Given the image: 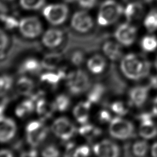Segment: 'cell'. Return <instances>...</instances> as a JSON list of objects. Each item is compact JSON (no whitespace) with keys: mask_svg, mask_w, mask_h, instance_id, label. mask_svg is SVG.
Wrapping results in <instances>:
<instances>
[{"mask_svg":"<svg viewBox=\"0 0 157 157\" xmlns=\"http://www.w3.org/2000/svg\"><path fill=\"white\" fill-rule=\"evenodd\" d=\"M41 66V63L39 62L35 58H28L24 61L23 63L21 69L24 72L33 73L36 72L39 70Z\"/></svg>","mask_w":157,"mask_h":157,"instance_id":"4dcf8cb0","label":"cell"},{"mask_svg":"<svg viewBox=\"0 0 157 157\" xmlns=\"http://www.w3.org/2000/svg\"><path fill=\"white\" fill-rule=\"evenodd\" d=\"M3 1H12V0H3Z\"/></svg>","mask_w":157,"mask_h":157,"instance_id":"816d5d0a","label":"cell"},{"mask_svg":"<svg viewBox=\"0 0 157 157\" xmlns=\"http://www.w3.org/2000/svg\"><path fill=\"white\" fill-rule=\"evenodd\" d=\"M62 60L61 55L58 53H50L45 55L42 61L41 66L48 71L55 70Z\"/></svg>","mask_w":157,"mask_h":157,"instance_id":"603a6c76","label":"cell"},{"mask_svg":"<svg viewBox=\"0 0 157 157\" xmlns=\"http://www.w3.org/2000/svg\"><path fill=\"white\" fill-rule=\"evenodd\" d=\"M41 155L44 157H56L59 155V151L55 146L48 145L42 151Z\"/></svg>","mask_w":157,"mask_h":157,"instance_id":"e575fe53","label":"cell"},{"mask_svg":"<svg viewBox=\"0 0 157 157\" xmlns=\"http://www.w3.org/2000/svg\"><path fill=\"white\" fill-rule=\"evenodd\" d=\"M143 24L149 33H153L157 30V9H152L146 14Z\"/></svg>","mask_w":157,"mask_h":157,"instance_id":"484cf974","label":"cell"},{"mask_svg":"<svg viewBox=\"0 0 157 157\" xmlns=\"http://www.w3.org/2000/svg\"><path fill=\"white\" fill-rule=\"evenodd\" d=\"M45 0H19L20 6L26 10H37L44 7Z\"/></svg>","mask_w":157,"mask_h":157,"instance_id":"f546056e","label":"cell"},{"mask_svg":"<svg viewBox=\"0 0 157 157\" xmlns=\"http://www.w3.org/2000/svg\"><path fill=\"white\" fill-rule=\"evenodd\" d=\"M18 28L21 34L26 38L37 37L42 32V25L39 19L34 16L26 17L20 20Z\"/></svg>","mask_w":157,"mask_h":157,"instance_id":"52a82bcc","label":"cell"},{"mask_svg":"<svg viewBox=\"0 0 157 157\" xmlns=\"http://www.w3.org/2000/svg\"><path fill=\"white\" fill-rule=\"evenodd\" d=\"M16 132L15 122L10 118L0 115V142H9L13 138Z\"/></svg>","mask_w":157,"mask_h":157,"instance_id":"5bb4252c","label":"cell"},{"mask_svg":"<svg viewBox=\"0 0 157 157\" xmlns=\"http://www.w3.org/2000/svg\"><path fill=\"white\" fill-rule=\"evenodd\" d=\"M36 110L40 120H44L50 118L56 110L53 102H50L44 98L37 101Z\"/></svg>","mask_w":157,"mask_h":157,"instance_id":"d6986e66","label":"cell"},{"mask_svg":"<svg viewBox=\"0 0 157 157\" xmlns=\"http://www.w3.org/2000/svg\"><path fill=\"white\" fill-rule=\"evenodd\" d=\"M91 105L87 100L79 102L75 105L73 109V115L78 123L82 124L88 123Z\"/></svg>","mask_w":157,"mask_h":157,"instance_id":"ac0fdd59","label":"cell"},{"mask_svg":"<svg viewBox=\"0 0 157 157\" xmlns=\"http://www.w3.org/2000/svg\"><path fill=\"white\" fill-rule=\"evenodd\" d=\"M63 40V32L55 28L47 29L43 34L42 42L48 48H55L58 47Z\"/></svg>","mask_w":157,"mask_h":157,"instance_id":"2e32d148","label":"cell"},{"mask_svg":"<svg viewBox=\"0 0 157 157\" xmlns=\"http://www.w3.org/2000/svg\"><path fill=\"white\" fill-rule=\"evenodd\" d=\"M154 66H155V67L156 69V70L157 71V55L156 56V58H155V63H154Z\"/></svg>","mask_w":157,"mask_h":157,"instance_id":"681fc988","label":"cell"},{"mask_svg":"<svg viewBox=\"0 0 157 157\" xmlns=\"http://www.w3.org/2000/svg\"><path fill=\"white\" fill-rule=\"evenodd\" d=\"M150 88L148 85H137L131 88L128 92L129 105L137 108L142 107L148 99Z\"/></svg>","mask_w":157,"mask_h":157,"instance_id":"7c38bea8","label":"cell"},{"mask_svg":"<svg viewBox=\"0 0 157 157\" xmlns=\"http://www.w3.org/2000/svg\"><path fill=\"white\" fill-rule=\"evenodd\" d=\"M71 25L75 31L85 33L91 29L94 23L92 17L88 12L79 10L73 14L71 20Z\"/></svg>","mask_w":157,"mask_h":157,"instance_id":"8fae6325","label":"cell"},{"mask_svg":"<svg viewBox=\"0 0 157 157\" xmlns=\"http://www.w3.org/2000/svg\"><path fill=\"white\" fill-rule=\"evenodd\" d=\"M90 155V149L86 145H82L74 149V156H88Z\"/></svg>","mask_w":157,"mask_h":157,"instance_id":"d590c367","label":"cell"},{"mask_svg":"<svg viewBox=\"0 0 157 157\" xmlns=\"http://www.w3.org/2000/svg\"><path fill=\"white\" fill-rule=\"evenodd\" d=\"M13 156V153L7 149L0 150V157H12Z\"/></svg>","mask_w":157,"mask_h":157,"instance_id":"f6af8a7d","label":"cell"},{"mask_svg":"<svg viewBox=\"0 0 157 157\" xmlns=\"http://www.w3.org/2000/svg\"><path fill=\"white\" fill-rule=\"evenodd\" d=\"M9 43V38L4 30L0 28V52L4 50Z\"/></svg>","mask_w":157,"mask_h":157,"instance_id":"b9f144b4","label":"cell"},{"mask_svg":"<svg viewBox=\"0 0 157 157\" xmlns=\"http://www.w3.org/2000/svg\"><path fill=\"white\" fill-rule=\"evenodd\" d=\"M144 12V6L137 1L128 3L123 10V16L128 22L139 20L143 16Z\"/></svg>","mask_w":157,"mask_h":157,"instance_id":"9a60e30c","label":"cell"},{"mask_svg":"<svg viewBox=\"0 0 157 157\" xmlns=\"http://www.w3.org/2000/svg\"><path fill=\"white\" fill-rule=\"evenodd\" d=\"M2 22L4 23L6 28L9 29H12L18 26L19 24V22L14 17L8 15L2 20Z\"/></svg>","mask_w":157,"mask_h":157,"instance_id":"74e56055","label":"cell"},{"mask_svg":"<svg viewBox=\"0 0 157 157\" xmlns=\"http://www.w3.org/2000/svg\"><path fill=\"white\" fill-rule=\"evenodd\" d=\"M105 92V88L101 83H96L90 90L87 94V101L91 104L98 102Z\"/></svg>","mask_w":157,"mask_h":157,"instance_id":"4316f807","label":"cell"},{"mask_svg":"<svg viewBox=\"0 0 157 157\" xmlns=\"http://www.w3.org/2000/svg\"><path fill=\"white\" fill-rule=\"evenodd\" d=\"M151 112H143L137 115L140 121L139 134L144 139H151L157 136V125L153 121Z\"/></svg>","mask_w":157,"mask_h":157,"instance_id":"30bf717a","label":"cell"},{"mask_svg":"<svg viewBox=\"0 0 157 157\" xmlns=\"http://www.w3.org/2000/svg\"><path fill=\"white\" fill-rule=\"evenodd\" d=\"M66 80L69 91L74 95L84 93L90 86V79L88 75L80 69L69 72L66 77Z\"/></svg>","mask_w":157,"mask_h":157,"instance_id":"5b68a950","label":"cell"},{"mask_svg":"<svg viewBox=\"0 0 157 157\" xmlns=\"http://www.w3.org/2000/svg\"><path fill=\"white\" fill-rule=\"evenodd\" d=\"M37 155V153L35 150H31L28 151L23 153L21 154V156H36Z\"/></svg>","mask_w":157,"mask_h":157,"instance_id":"7dc6e473","label":"cell"},{"mask_svg":"<svg viewBox=\"0 0 157 157\" xmlns=\"http://www.w3.org/2000/svg\"><path fill=\"white\" fill-rule=\"evenodd\" d=\"M42 14L45 19L51 25H60L67 20L69 8L65 4H50L43 8Z\"/></svg>","mask_w":157,"mask_h":157,"instance_id":"8992f818","label":"cell"},{"mask_svg":"<svg viewBox=\"0 0 157 157\" xmlns=\"http://www.w3.org/2000/svg\"><path fill=\"white\" fill-rule=\"evenodd\" d=\"M137 34V28L130 22L126 21L117 26L114 32V37L116 40L121 45L129 47L135 42Z\"/></svg>","mask_w":157,"mask_h":157,"instance_id":"9c48e42d","label":"cell"},{"mask_svg":"<svg viewBox=\"0 0 157 157\" xmlns=\"http://www.w3.org/2000/svg\"><path fill=\"white\" fill-rule=\"evenodd\" d=\"M121 45L118 42L108 40L103 44L102 52L105 56L110 60L116 61L123 57V51Z\"/></svg>","mask_w":157,"mask_h":157,"instance_id":"e0dca14e","label":"cell"},{"mask_svg":"<svg viewBox=\"0 0 157 157\" xmlns=\"http://www.w3.org/2000/svg\"><path fill=\"white\" fill-rule=\"evenodd\" d=\"M71 60L74 65L77 66H80L83 62L84 55L80 52H75L72 55Z\"/></svg>","mask_w":157,"mask_h":157,"instance_id":"ab89813d","label":"cell"},{"mask_svg":"<svg viewBox=\"0 0 157 157\" xmlns=\"http://www.w3.org/2000/svg\"><path fill=\"white\" fill-rule=\"evenodd\" d=\"M64 77V72L61 70L57 72L50 71L40 75V80L44 83L54 86L58 84L61 80Z\"/></svg>","mask_w":157,"mask_h":157,"instance_id":"cb8c5ba5","label":"cell"},{"mask_svg":"<svg viewBox=\"0 0 157 157\" xmlns=\"http://www.w3.org/2000/svg\"><path fill=\"white\" fill-rule=\"evenodd\" d=\"M123 10L124 7L116 0H104L98 10V24L103 27L114 24L123 15Z\"/></svg>","mask_w":157,"mask_h":157,"instance_id":"7a4b0ae2","label":"cell"},{"mask_svg":"<svg viewBox=\"0 0 157 157\" xmlns=\"http://www.w3.org/2000/svg\"><path fill=\"white\" fill-rule=\"evenodd\" d=\"M149 150V145L145 140H139L136 141L132 145V153L139 157H143L147 155Z\"/></svg>","mask_w":157,"mask_h":157,"instance_id":"f1b7e54d","label":"cell"},{"mask_svg":"<svg viewBox=\"0 0 157 157\" xmlns=\"http://www.w3.org/2000/svg\"><path fill=\"white\" fill-rule=\"evenodd\" d=\"M40 120L29 122L25 128L27 142L33 147L39 145L47 137L48 129Z\"/></svg>","mask_w":157,"mask_h":157,"instance_id":"277c9868","label":"cell"},{"mask_svg":"<svg viewBox=\"0 0 157 157\" xmlns=\"http://www.w3.org/2000/svg\"><path fill=\"white\" fill-rule=\"evenodd\" d=\"M148 86L150 88H153L154 89H157V75H153L150 77Z\"/></svg>","mask_w":157,"mask_h":157,"instance_id":"ee69618b","label":"cell"},{"mask_svg":"<svg viewBox=\"0 0 157 157\" xmlns=\"http://www.w3.org/2000/svg\"><path fill=\"white\" fill-rule=\"evenodd\" d=\"M34 88V83L30 78L23 76L20 77L16 83L17 92L23 96H29Z\"/></svg>","mask_w":157,"mask_h":157,"instance_id":"44dd1931","label":"cell"},{"mask_svg":"<svg viewBox=\"0 0 157 157\" xmlns=\"http://www.w3.org/2000/svg\"><path fill=\"white\" fill-rule=\"evenodd\" d=\"M52 132L63 140H68L76 132L75 126L66 117H61L55 119L52 124Z\"/></svg>","mask_w":157,"mask_h":157,"instance_id":"ba28073f","label":"cell"},{"mask_svg":"<svg viewBox=\"0 0 157 157\" xmlns=\"http://www.w3.org/2000/svg\"><path fill=\"white\" fill-rule=\"evenodd\" d=\"M9 102V98L6 93L0 91V115H2L8 105Z\"/></svg>","mask_w":157,"mask_h":157,"instance_id":"f35d334b","label":"cell"},{"mask_svg":"<svg viewBox=\"0 0 157 157\" xmlns=\"http://www.w3.org/2000/svg\"><path fill=\"white\" fill-rule=\"evenodd\" d=\"M141 48L145 52H153L157 48V37L152 34L144 36L140 41Z\"/></svg>","mask_w":157,"mask_h":157,"instance_id":"83f0119b","label":"cell"},{"mask_svg":"<svg viewBox=\"0 0 157 157\" xmlns=\"http://www.w3.org/2000/svg\"><path fill=\"white\" fill-rule=\"evenodd\" d=\"M66 2H77V0H63Z\"/></svg>","mask_w":157,"mask_h":157,"instance_id":"f907efd6","label":"cell"},{"mask_svg":"<svg viewBox=\"0 0 157 157\" xmlns=\"http://www.w3.org/2000/svg\"><path fill=\"white\" fill-rule=\"evenodd\" d=\"M109 132L114 139L125 140L135 136V128L131 121L120 117H116L109 123Z\"/></svg>","mask_w":157,"mask_h":157,"instance_id":"3957f363","label":"cell"},{"mask_svg":"<svg viewBox=\"0 0 157 157\" xmlns=\"http://www.w3.org/2000/svg\"><path fill=\"white\" fill-rule=\"evenodd\" d=\"M12 78L6 74L0 75V91L6 92L9 90L12 85Z\"/></svg>","mask_w":157,"mask_h":157,"instance_id":"836d02e7","label":"cell"},{"mask_svg":"<svg viewBox=\"0 0 157 157\" xmlns=\"http://www.w3.org/2000/svg\"><path fill=\"white\" fill-rule=\"evenodd\" d=\"M78 132L84 138L91 140L99 136L102 131L99 128L90 123H86L82 125L78 129Z\"/></svg>","mask_w":157,"mask_h":157,"instance_id":"d4e9b609","label":"cell"},{"mask_svg":"<svg viewBox=\"0 0 157 157\" xmlns=\"http://www.w3.org/2000/svg\"><path fill=\"white\" fill-rule=\"evenodd\" d=\"M151 155L154 157H157V142L154 143L151 147Z\"/></svg>","mask_w":157,"mask_h":157,"instance_id":"c3c4849f","label":"cell"},{"mask_svg":"<svg viewBox=\"0 0 157 157\" xmlns=\"http://www.w3.org/2000/svg\"><path fill=\"white\" fill-rule=\"evenodd\" d=\"M111 110L119 116H124L126 115L129 111L127 105L122 101H116L111 103L110 105Z\"/></svg>","mask_w":157,"mask_h":157,"instance_id":"d6a6232c","label":"cell"},{"mask_svg":"<svg viewBox=\"0 0 157 157\" xmlns=\"http://www.w3.org/2000/svg\"><path fill=\"white\" fill-rule=\"evenodd\" d=\"M120 68L126 78L139 81L148 76L151 64L141 55L128 53L121 58Z\"/></svg>","mask_w":157,"mask_h":157,"instance_id":"6da1fadb","label":"cell"},{"mask_svg":"<svg viewBox=\"0 0 157 157\" xmlns=\"http://www.w3.org/2000/svg\"><path fill=\"white\" fill-rule=\"evenodd\" d=\"M77 2L83 9H90L95 6L97 0H77Z\"/></svg>","mask_w":157,"mask_h":157,"instance_id":"60d3db41","label":"cell"},{"mask_svg":"<svg viewBox=\"0 0 157 157\" xmlns=\"http://www.w3.org/2000/svg\"><path fill=\"white\" fill-rule=\"evenodd\" d=\"M98 118L99 121L101 123H110L113 118L109 110L106 109H102L98 112Z\"/></svg>","mask_w":157,"mask_h":157,"instance_id":"8d00e7d4","label":"cell"},{"mask_svg":"<svg viewBox=\"0 0 157 157\" xmlns=\"http://www.w3.org/2000/svg\"><path fill=\"white\" fill-rule=\"evenodd\" d=\"M53 104L56 110L59 112H64L67 110L69 107L71 101L68 96L61 94L56 97Z\"/></svg>","mask_w":157,"mask_h":157,"instance_id":"1f68e13d","label":"cell"},{"mask_svg":"<svg viewBox=\"0 0 157 157\" xmlns=\"http://www.w3.org/2000/svg\"><path fill=\"white\" fill-rule=\"evenodd\" d=\"M8 8L2 2L0 1V21L2 20L8 15Z\"/></svg>","mask_w":157,"mask_h":157,"instance_id":"7bdbcfd3","label":"cell"},{"mask_svg":"<svg viewBox=\"0 0 157 157\" xmlns=\"http://www.w3.org/2000/svg\"><path fill=\"white\" fill-rule=\"evenodd\" d=\"M94 153L100 157H117L120 154L119 146L114 142L104 139L93 147Z\"/></svg>","mask_w":157,"mask_h":157,"instance_id":"4fadbf2b","label":"cell"},{"mask_svg":"<svg viewBox=\"0 0 157 157\" xmlns=\"http://www.w3.org/2000/svg\"><path fill=\"white\" fill-rule=\"evenodd\" d=\"M151 113L155 117H157V96L154 98L152 101V109Z\"/></svg>","mask_w":157,"mask_h":157,"instance_id":"bcb514c9","label":"cell"},{"mask_svg":"<svg viewBox=\"0 0 157 157\" xmlns=\"http://www.w3.org/2000/svg\"><path fill=\"white\" fill-rule=\"evenodd\" d=\"M36 109L34 101L31 99H26L20 102L15 108V115L19 118H24L33 112Z\"/></svg>","mask_w":157,"mask_h":157,"instance_id":"7402d4cb","label":"cell"},{"mask_svg":"<svg viewBox=\"0 0 157 157\" xmlns=\"http://www.w3.org/2000/svg\"><path fill=\"white\" fill-rule=\"evenodd\" d=\"M88 69L94 74H100L104 72L107 67L105 58L99 54H96L90 57L87 63Z\"/></svg>","mask_w":157,"mask_h":157,"instance_id":"ffe728a7","label":"cell"}]
</instances>
